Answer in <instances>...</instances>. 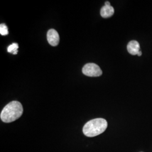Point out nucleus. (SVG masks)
Returning a JSON list of instances; mask_svg holds the SVG:
<instances>
[{"label": "nucleus", "instance_id": "obj_6", "mask_svg": "<svg viewBox=\"0 0 152 152\" xmlns=\"http://www.w3.org/2000/svg\"><path fill=\"white\" fill-rule=\"evenodd\" d=\"M114 13V8L112 6L104 5L100 10V15L104 18H108L112 16Z\"/></svg>", "mask_w": 152, "mask_h": 152}, {"label": "nucleus", "instance_id": "obj_5", "mask_svg": "<svg viewBox=\"0 0 152 152\" xmlns=\"http://www.w3.org/2000/svg\"><path fill=\"white\" fill-rule=\"evenodd\" d=\"M127 49L128 52L132 55H137L140 50V45L139 42L133 40L130 41L127 46Z\"/></svg>", "mask_w": 152, "mask_h": 152}, {"label": "nucleus", "instance_id": "obj_7", "mask_svg": "<svg viewBox=\"0 0 152 152\" xmlns=\"http://www.w3.org/2000/svg\"><path fill=\"white\" fill-rule=\"evenodd\" d=\"M19 48L18 44L16 43H13L10 45L7 48V51L10 53H12L13 54H17L18 53V49Z\"/></svg>", "mask_w": 152, "mask_h": 152}, {"label": "nucleus", "instance_id": "obj_3", "mask_svg": "<svg viewBox=\"0 0 152 152\" xmlns=\"http://www.w3.org/2000/svg\"><path fill=\"white\" fill-rule=\"evenodd\" d=\"M82 73L88 77H99L102 75L103 72L97 64L87 63L83 67Z\"/></svg>", "mask_w": 152, "mask_h": 152}, {"label": "nucleus", "instance_id": "obj_4", "mask_svg": "<svg viewBox=\"0 0 152 152\" xmlns=\"http://www.w3.org/2000/svg\"><path fill=\"white\" fill-rule=\"evenodd\" d=\"M47 38L49 44L52 46H56L59 43V35L58 32L54 29H51L48 32Z\"/></svg>", "mask_w": 152, "mask_h": 152}, {"label": "nucleus", "instance_id": "obj_9", "mask_svg": "<svg viewBox=\"0 0 152 152\" xmlns=\"http://www.w3.org/2000/svg\"><path fill=\"white\" fill-rule=\"evenodd\" d=\"M105 5L110 6V2H108V1H107V2H105Z\"/></svg>", "mask_w": 152, "mask_h": 152}, {"label": "nucleus", "instance_id": "obj_2", "mask_svg": "<svg viewBox=\"0 0 152 152\" xmlns=\"http://www.w3.org/2000/svg\"><path fill=\"white\" fill-rule=\"evenodd\" d=\"M108 127L107 121L103 118L90 120L83 127V132L87 137H94L103 133Z\"/></svg>", "mask_w": 152, "mask_h": 152}, {"label": "nucleus", "instance_id": "obj_8", "mask_svg": "<svg viewBox=\"0 0 152 152\" xmlns=\"http://www.w3.org/2000/svg\"><path fill=\"white\" fill-rule=\"evenodd\" d=\"M0 33L2 36H6L7 35L9 32L7 27L6 26L5 24H1L0 26Z\"/></svg>", "mask_w": 152, "mask_h": 152}, {"label": "nucleus", "instance_id": "obj_10", "mask_svg": "<svg viewBox=\"0 0 152 152\" xmlns=\"http://www.w3.org/2000/svg\"><path fill=\"white\" fill-rule=\"evenodd\" d=\"M141 55H142V53H141V51H140L139 53H138V54H137V55L138 56H140Z\"/></svg>", "mask_w": 152, "mask_h": 152}, {"label": "nucleus", "instance_id": "obj_1", "mask_svg": "<svg viewBox=\"0 0 152 152\" xmlns=\"http://www.w3.org/2000/svg\"><path fill=\"white\" fill-rule=\"evenodd\" d=\"M23 112L22 104L12 101L7 104L1 113V119L5 123H10L19 118Z\"/></svg>", "mask_w": 152, "mask_h": 152}]
</instances>
